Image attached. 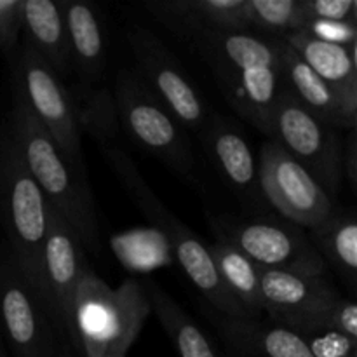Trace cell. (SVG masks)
<instances>
[{
	"label": "cell",
	"instance_id": "1",
	"mask_svg": "<svg viewBox=\"0 0 357 357\" xmlns=\"http://www.w3.org/2000/svg\"><path fill=\"white\" fill-rule=\"evenodd\" d=\"M187 44L208 66L230 108L267 136L282 89L278 38L251 30H211Z\"/></svg>",
	"mask_w": 357,
	"mask_h": 357
},
{
	"label": "cell",
	"instance_id": "2",
	"mask_svg": "<svg viewBox=\"0 0 357 357\" xmlns=\"http://www.w3.org/2000/svg\"><path fill=\"white\" fill-rule=\"evenodd\" d=\"M7 126L21 159L49 206L72 227L86 253H100V223L89 181L79 176L63 159L51 136L14 86Z\"/></svg>",
	"mask_w": 357,
	"mask_h": 357
},
{
	"label": "cell",
	"instance_id": "3",
	"mask_svg": "<svg viewBox=\"0 0 357 357\" xmlns=\"http://www.w3.org/2000/svg\"><path fill=\"white\" fill-rule=\"evenodd\" d=\"M47 208V201L21 159L9 126L0 124V227L21 271L54 319L44 278Z\"/></svg>",
	"mask_w": 357,
	"mask_h": 357
},
{
	"label": "cell",
	"instance_id": "4",
	"mask_svg": "<svg viewBox=\"0 0 357 357\" xmlns=\"http://www.w3.org/2000/svg\"><path fill=\"white\" fill-rule=\"evenodd\" d=\"M110 169L143 216L166 236L167 244L187 278L194 282L213 310L232 319H253L220 279L208 246L166 208L135 166L131 157L119 149H105Z\"/></svg>",
	"mask_w": 357,
	"mask_h": 357
},
{
	"label": "cell",
	"instance_id": "5",
	"mask_svg": "<svg viewBox=\"0 0 357 357\" xmlns=\"http://www.w3.org/2000/svg\"><path fill=\"white\" fill-rule=\"evenodd\" d=\"M150 314L142 284L132 279L108 286L94 268L80 278L73 302L75 351L79 357H126Z\"/></svg>",
	"mask_w": 357,
	"mask_h": 357
},
{
	"label": "cell",
	"instance_id": "6",
	"mask_svg": "<svg viewBox=\"0 0 357 357\" xmlns=\"http://www.w3.org/2000/svg\"><path fill=\"white\" fill-rule=\"evenodd\" d=\"M208 223L216 239L232 244L260 268L310 275L326 274V267L305 229L275 213L265 216L208 213Z\"/></svg>",
	"mask_w": 357,
	"mask_h": 357
},
{
	"label": "cell",
	"instance_id": "7",
	"mask_svg": "<svg viewBox=\"0 0 357 357\" xmlns=\"http://www.w3.org/2000/svg\"><path fill=\"white\" fill-rule=\"evenodd\" d=\"M112 93L119 124L129 138L178 174L190 178L195 169V159L187 129L166 105L129 68L119 70Z\"/></svg>",
	"mask_w": 357,
	"mask_h": 357
},
{
	"label": "cell",
	"instance_id": "8",
	"mask_svg": "<svg viewBox=\"0 0 357 357\" xmlns=\"http://www.w3.org/2000/svg\"><path fill=\"white\" fill-rule=\"evenodd\" d=\"M268 142H274L300 164L324 194L337 202L342 185V139L338 129L314 117L282 87L272 108Z\"/></svg>",
	"mask_w": 357,
	"mask_h": 357
},
{
	"label": "cell",
	"instance_id": "9",
	"mask_svg": "<svg viewBox=\"0 0 357 357\" xmlns=\"http://www.w3.org/2000/svg\"><path fill=\"white\" fill-rule=\"evenodd\" d=\"M9 61L13 68V86L24 98L68 166L79 176L87 178L82 132L73 114L68 86L23 40Z\"/></svg>",
	"mask_w": 357,
	"mask_h": 357
},
{
	"label": "cell",
	"instance_id": "10",
	"mask_svg": "<svg viewBox=\"0 0 357 357\" xmlns=\"http://www.w3.org/2000/svg\"><path fill=\"white\" fill-rule=\"evenodd\" d=\"M0 337L13 357H54L68 344L6 241L0 243Z\"/></svg>",
	"mask_w": 357,
	"mask_h": 357
},
{
	"label": "cell",
	"instance_id": "11",
	"mask_svg": "<svg viewBox=\"0 0 357 357\" xmlns=\"http://www.w3.org/2000/svg\"><path fill=\"white\" fill-rule=\"evenodd\" d=\"M139 80L162 101L181 126L201 136L215 115L209 101L199 91L180 59L145 26H132L128 33Z\"/></svg>",
	"mask_w": 357,
	"mask_h": 357
},
{
	"label": "cell",
	"instance_id": "12",
	"mask_svg": "<svg viewBox=\"0 0 357 357\" xmlns=\"http://www.w3.org/2000/svg\"><path fill=\"white\" fill-rule=\"evenodd\" d=\"M260 271L261 309L271 323L295 335L330 326L331 312L344 295L326 274Z\"/></svg>",
	"mask_w": 357,
	"mask_h": 357
},
{
	"label": "cell",
	"instance_id": "13",
	"mask_svg": "<svg viewBox=\"0 0 357 357\" xmlns=\"http://www.w3.org/2000/svg\"><path fill=\"white\" fill-rule=\"evenodd\" d=\"M258 176L264 197L275 215L302 229H312L337 206L296 160L268 139L260 149Z\"/></svg>",
	"mask_w": 357,
	"mask_h": 357
},
{
	"label": "cell",
	"instance_id": "14",
	"mask_svg": "<svg viewBox=\"0 0 357 357\" xmlns=\"http://www.w3.org/2000/svg\"><path fill=\"white\" fill-rule=\"evenodd\" d=\"M199 139L218 176L246 211L244 216L272 215L274 211L260 187L258 160L241 126L215 112Z\"/></svg>",
	"mask_w": 357,
	"mask_h": 357
},
{
	"label": "cell",
	"instance_id": "15",
	"mask_svg": "<svg viewBox=\"0 0 357 357\" xmlns=\"http://www.w3.org/2000/svg\"><path fill=\"white\" fill-rule=\"evenodd\" d=\"M87 268H91V265L77 234L63 220V216L49 206L47 234L44 243L45 286H47L49 302L56 324L73 349H75L73 302H75L77 286Z\"/></svg>",
	"mask_w": 357,
	"mask_h": 357
},
{
	"label": "cell",
	"instance_id": "16",
	"mask_svg": "<svg viewBox=\"0 0 357 357\" xmlns=\"http://www.w3.org/2000/svg\"><path fill=\"white\" fill-rule=\"evenodd\" d=\"M278 52L282 87L305 110L330 128L354 131L357 124L356 105L347 103L338 91L316 75L284 40H278Z\"/></svg>",
	"mask_w": 357,
	"mask_h": 357
},
{
	"label": "cell",
	"instance_id": "17",
	"mask_svg": "<svg viewBox=\"0 0 357 357\" xmlns=\"http://www.w3.org/2000/svg\"><path fill=\"white\" fill-rule=\"evenodd\" d=\"M248 0H152L145 2L153 20L183 42L211 30H248Z\"/></svg>",
	"mask_w": 357,
	"mask_h": 357
},
{
	"label": "cell",
	"instance_id": "18",
	"mask_svg": "<svg viewBox=\"0 0 357 357\" xmlns=\"http://www.w3.org/2000/svg\"><path fill=\"white\" fill-rule=\"evenodd\" d=\"M206 316L236 357H312L298 335L268 319H232L211 307Z\"/></svg>",
	"mask_w": 357,
	"mask_h": 357
},
{
	"label": "cell",
	"instance_id": "19",
	"mask_svg": "<svg viewBox=\"0 0 357 357\" xmlns=\"http://www.w3.org/2000/svg\"><path fill=\"white\" fill-rule=\"evenodd\" d=\"M68 33L72 70L79 84L98 86L108 61V42L100 10L84 0H59Z\"/></svg>",
	"mask_w": 357,
	"mask_h": 357
},
{
	"label": "cell",
	"instance_id": "20",
	"mask_svg": "<svg viewBox=\"0 0 357 357\" xmlns=\"http://www.w3.org/2000/svg\"><path fill=\"white\" fill-rule=\"evenodd\" d=\"M23 42L59 77L72 72L68 33L59 0H21Z\"/></svg>",
	"mask_w": 357,
	"mask_h": 357
},
{
	"label": "cell",
	"instance_id": "21",
	"mask_svg": "<svg viewBox=\"0 0 357 357\" xmlns=\"http://www.w3.org/2000/svg\"><path fill=\"white\" fill-rule=\"evenodd\" d=\"M282 40L307 63L316 75L338 91L347 103L357 107L356 47H344L317 40L305 30L293 31Z\"/></svg>",
	"mask_w": 357,
	"mask_h": 357
},
{
	"label": "cell",
	"instance_id": "22",
	"mask_svg": "<svg viewBox=\"0 0 357 357\" xmlns=\"http://www.w3.org/2000/svg\"><path fill=\"white\" fill-rule=\"evenodd\" d=\"M324 267H331L349 288L357 278V218L352 208H338L307 232Z\"/></svg>",
	"mask_w": 357,
	"mask_h": 357
},
{
	"label": "cell",
	"instance_id": "23",
	"mask_svg": "<svg viewBox=\"0 0 357 357\" xmlns=\"http://www.w3.org/2000/svg\"><path fill=\"white\" fill-rule=\"evenodd\" d=\"M143 289L149 298L150 310L155 312L180 357H222L197 321L188 316L162 288L155 282H146Z\"/></svg>",
	"mask_w": 357,
	"mask_h": 357
},
{
	"label": "cell",
	"instance_id": "24",
	"mask_svg": "<svg viewBox=\"0 0 357 357\" xmlns=\"http://www.w3.org/2000/svg\"><path fill=\"white\" fill-rule=\"evenodd\" d=\"M208 250L225 288L236 296L237 302L251 314L253 319H260L264 314L260 267L225 241L216 239Z\"/></svg>",
	"mask_w": 357,
	"mask_h": 357
},
{
	"label": "cell",
	"instance_id": "25",
	"mask_svg": "<svg viewBox=\"0 0 357 357\" xmlns=\"http://www.w3.org/2000/svg\"><path fill=\"white\" fill-rule=\"evenodd\" d=\"M68 94L80 132L86 131L100 143L117 138L121 124H119L114 93L107 86L75 84L68 86Z\"/></svg>",
	"mask_w": 357,
	"mask_h": 357
},
{
	"label": "cell",
	"instance_id": "26",
	"mask_svg": "<svg viewBox=\"0 0 357 357\" xmlns=\"http://www.w3.org/2000/svg\"><path fill=\"white\" fill-rule=\"evenodd\" d=\"M246 24L260 37L282 40L305 24L302 0H248Z\"/></svg>",
	"mask_w": 357,
	"mask_h": 357
},
{
	"label": "cell",
	"instance_id": "27",
	"mask_svg": "<svg viewBox=\"0 0 357 357\" xmlns=\"http://www.w3.org/2000/svg\"><path fill=\"white\" fill-rule=\"evenodd\" d=\"M312 357H357V340L330 326H319L300 333Z\"/></svg>",
	"mask_w": 357,
	"mask_h": 357
},
{
	"label": "cell",
	"instance_id": "28",
	"mask_svg": "<svg viewBox=\"0 0 357 357\" xmlns=\"http://www.w3.org/2000/svg\"><path fill=\"white\" fill-rule=\"evenodd\" d=\"M302 13L307 21H357L356 0H302Z\"/></svg>",
	"mask_w": 357,
	"mask_h": 357
},
{
	"label": "cell",
	"instance_id": "29",
	"mask_svg": "<svg viewBox=\"0 0 357 357\" xmlns=\"http://www.w3.org/2000/svg\"><path fill=\"white\" fill-rule=\"evenodd\" d=\"M302 30L312 35L317 40L328 42V44L344 45V47H356L357 28L356 23L349 21H324L314 20L307 21Z\"/></svg>",
	"mask_w": 357,
	"mask_h": 357
},
{
	"label": "cell",
	"instance_id": "30",
	"mask_svg": "<svg viewBox=\"0 0 357 357\" xmlns=\"http://www.w3.org/2000/svg\"><path fill=\"white\" fill-rule=\"evenodd\" d=\"M21 42V0H0V52L13 58Z\"/></svg>",
	"mask_w": 357,
	"mask_h": 357
},
{
	"label": "cell",
	"instance_id": "31",
	"mask_svg": "<svg viewBox=\"0 0 357 357\" xmlns=\"http://www.w3.org/2000/svg\"><path fill=\"white\" fill-rule=\"evenodd\" d=\"M330 326L345 337L357 340V305L352 298L342 296L330 316Z\"/></svg>",
	"mask_w": 357,
	"mask_h": 357
},
{
	"label": "cell",
	"instance_id": "32",
	"mask_svg": "<svg viewBox=\"0 0 357 357\" xmlns=\"http://www.w3.org/2000/svg\"><path fill=\"white\" fill-rule=\"evenodd\" d=\"M342 176L347 178L352 190H356L357 181V138L356 129L347 131L344 139V149H342Z\"/></svg>",
	"mask_w": 357,
	"mask_h": 357
},
{
	"label": "cell",
	"instance_id": "33",
	"mask_svg": "<svg viewBox=\"0 0 357 357\" xmlns=\"http://www.w3.org/2000/svg\"><path fill=\"white\" fill-rule=\"evenodd\" d=\"M54 357H79V354H77L75 349H73L72 345L65 344L61 349H59V352Z\"/></svg>",
	"mask_w": 357,
	"mask_h": 357
},
{
	"label": "cell",
	"instance_id": "34",
	"mask_svg": "<svg viewBox=\"0 0 357 357\" xmlns=\"http://www.w3.org/2000/svg\"><path fill=\"white\" fill-rule=\"evenodd\" d=\"M0 357H9V352H7L6 344H3L2 337H0Z\"/></svg>",
	"mask_w": 357,
	"mask_h": 357
},
{
	"label": "cell",
	"instance_id": "35",
	"mask_svg": "<svg viewBox=\"0 0 357 357\" xmlns=\"http://www.w3.org/2000/svg\"><path fill=\"white\" fill-rule=\"evenodd\" d=\"M114 357H119V356H114Z\"/></svg>",
	"mask_w": 357,
	"mask_h": 357
}]
</instances>
